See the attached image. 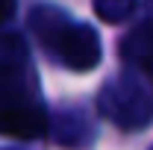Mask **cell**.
Returning a JSON list of instances; mask_svg holds the SVG:
<instances>
[{"label": "cell", "instance_id": "6da1fadb", "mask_svg": "<svg viewBox=\"0 0 153 150\" xmlns=\"http://www.w3.org/2000/svg\"><path fill=\"white\" fill-rule=\"evenodd\" d=\"M97 109L121 130H141L153 121V100L133 79H115L103 85L97 97Z\"/></svg>", "mask_w": 153, "mask_h": 150}, {"label": "cell", "instance_id": "7a4b0ae2", "mask_svg": "<svg viewBox=\"0 0 153 150\" xmlns=\"http://www.w3.org/2000/svg\"><path fill=\"white\" fill-rule=\"evenodd\" d=\"M53 50L59 53V59L71 68V71H91L100 62V38L91 27L85 24H65L59 30Z\"/></svg>", "mask_w": 153, "mask_h": 150}, {"label": "cell", "instance_id": "3957f363", "mask_svg": "<svg viewBox=\"0 0 153 150\" xmlns=\"http://www.w3.org/2000/svg\"><path fill=\"white\" fill-rule=\"evenodd\" d=\"M47 132V115L41 106L33 103H6L0 106V135L18 138V141H33Z\"/></svg>", "mask_w": 153, "mask_h": 150}, {"label": "cell", "instance_id": "277c9868", "mask_svg": "<svg viewBox=\"0 0 153 150\" xmlns=\"http://www.w3.org/2000/svg\"><path fill=\"white\" fill-rule=\"evenodd\" d=\"M33 91V74L27 62H6L0 65V106L24 103Z\"/></svg>", "mask_w": 153, "mask_h": 150}, {"label": "cell", "instance_id": "5b68a950", "mask_svg": "<svg viewBox=\"0 0 153 150\" xmlns=\"http://www.w3.org/2000/svg\"><path fill=\"white\" fill-rule=\"evenodd\" d=\"M121 56L130 59V62H138V65L150 62L153 59V21L138 24L133 33L121 41Z\"/></svg>", "mask_w": 153, "mask_h": 150}, {"label": "cell", "instance_id": "8992f818", "mask_svg": "<svg viewBox=\"0 0 153 150\" xmlns=\"http://www.w3.org/2000/svg\"><path fill=\"white\" fill-rule=\"evenodd\" d=\"M138 0H94V12L106 24H121L135 12Z\"/></svg>", "mask_w": 153, "mask_h": 150}, {"label": "cell", "instance_id": "52a82bcc", "mask_svg": "<svg viewBox=\"0 0 153 150\" xmlns=\"http://www.w3.org/2000/svg\"><path fill=\"white\" fill-rule=\"evenodd\" d=\"M27 44H24V38L18 36H0V65H6V62H27Z\"/></svg>", "mask_w": 153, "mask_h": 150}, {"label": "cell", "instance_id": "ba28073f", "mask_svg": "<svg viewBox=\"0 0 153 150\" xmlns=\"http://www.w3.org/2000/svg\"><path fill=\"white\" fill-rule=\"evenodd\" d=\"M15 15V0H0V24Z\"/></svg>", "mask_w": 153, "mask_h": 150}, {"label": "cell", "instance_id": "9c48e42d", "mask_svg": "<svg viewBox=\"0 0 153 150\" xmlns=\"http://www.w3.org/2000/svg\"><path fill=\"white\" fill-rule=\"evenodd\" d=\"M144 71H147V76L153 79V59H150V62H144Z\"/></svg>", "mask_w": 153, "mask_h": 150}]
</instances>
